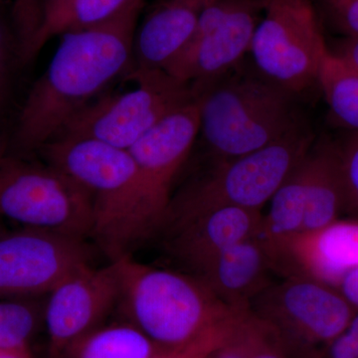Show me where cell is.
I'll return each instance as SVG.
<instances>
[{
    "label": "cell",
    "mask_w": 358,
    "mask_h": 358,
    "mask_svg": "<svg viewBox=\"0 0 358 358\" xmlns=\"http://www.w3.org/2000/svg\"><path fill=\"white\" fill-rule=\"evenodd\" d=\"M143 0L103 24L66 33L48 67L33 84L18 117L13 145L29 154L53 141L103 89L133 66Z\"/></svg>",
    "instance_id": "cell-1"
},
{
    "label": "cell",
    "mask_w": 358,
    "mask_h": 358,
    "mask_svg": "<svg viewBox=\"0 0 358 358\" xmlns=\"http://www.w3.org/2000/svg\"><path fill=\"white\" fill-rule=\"evenodd\" d=\"M117 262L119 306L164 358H197L234 313L189 273L143 265L133 257Z\"/></svg>",
    "instance_id": "cell-2"
},
{
    "label": "cell",
    "mask_w": 358,
    "mask_h": 358,
    "mask_svg": "<svg viewBox=\"0 0 358 358\" xmlns=\"http://www.w3.org/2000/svg\"><path fill=\"white\" fill-rule=\"evenodd\" d=\"M193 86L207 162L251 154L307 124L298 96L244 61L222 76Z\"/></svg>",
    "instance_id": "cell-3"
},
{
    "label": "cell",
    "mask_w": 358,
    "mask_h": 358,
    "mask_svg": "<svg viewBox=\"0 0 358 358\" xmlns=\"http://www.w3.org/2000/svg\"><path fill=\"white\" fill-rule=\"evenodd\" d=\"M46 162L88 190L95 240L110 262L133 257L148 239L141 213L138 166L129 150L92 140L56 138L40 148Z\"/></svg>",
    "instance_id": "cell-4"
},
{
    "label": "cell",
    "mask_w": 358,
    "mask_h": 358,
    "mask_svg": "<svg viewBox=\"0 0 358 358\" xmlns=\"http://www.w3.org/2000/svg\"><path fill=\"white\" fill-rule=\"evenodd\" d=\"M315 141L306 124L251 154L207 162L173 195L162 225L224 207L262 211Z\"/></svg>",
    "instance_id": "cell-5"
},
{
    "label": "cell",
    "mask_w": 358,
    "mask_h": 358,
    "mask_svg": "<svg viewBox=\"0 0 358 358\" xmlns=\"http://www.w3.org/2000/svg\"><path fill=\"white\" fill-rule=\"evenodd\" d=\"M0 216L34 228L86 240L93 229L88 190L58 166L6 155L0 162Z\"/></svg>",
    "instance_id": "cell-6"
},
{
    "label": "cell",
    "mask_w": 358,
    "mask_h": 358,
    "mask_svg": "<svg viewBox=\"0 0 358 358\" xmlns=\"http://www.w3.org/2000/svg\"><path fill=\"white\" fill-rule=\"evenodd\" d=\"M134 89L100 96L87 106L56 138L92 140L129 150L162 120L196 100L192 84L164 70H129Z\"/></svg>",
    "instance_id": "cell-7"
},
{
    "label": "cell",
    "mask_w": 358,
    "mask_h": 358,
    "mask_svg": "<svg viewBox=\"0 0 358 358\" xmlns=\"http://www.w3.org/2000/svg\"><path fill=\"white\" fill-rule=\"evenodd\" d=\"M291 358H320L357 312L338 289L301 277L282 278L250 306Z\"/></svg>",
    "instance_id": "cell-8"
},
{
    "label": "cell",
    "mask_w": 358,
    "mask_h": 358,
    "mask_svg": "<svg viewBox=\"0 0 358 358\" xmlns=\"http://www.w3.org/2000/svg\"><path fill=\"white\" fill-rule=\"evenodd\" d=\"M329 50L312 0H265L248 54L263 77L299 96L319 86Z\"/></svg>",
    "instance_id": "cell-9"
},
{
    "label": "cell",
    "mask_w": 358,
    "mask_h": 358,
    "mask_svg": "<svg viewBox=\"0 0 358 358\" xmlns=\"http://www.w3.org/2000/svg\"><path fill=\"white\" fill-rule=\"evenodd\" d=\"M91 260L79 238L27 227L0 235V300L47 296Z\"/></svg>",
    "instance_id": "cell-10"
},
{
    "label": "cell",
    "mask_w": 358,
    "mask_h": 358,
    "mask_svg": "<svg viewBox=\"0 0 358 358\" xmlns=\"http://www.w3.org/2000/svg\"><path fill=\"white\" fill-rule=\"evenodd\" d=\"M199 134L197 101L162 120L129 148L138 166L141 213L148 239L157 236L173 186Z\"/></svg>",
    "instance_id": "cell-11"
},
{
    "label": "cell",
    "mask_w": 358,
    "mask_h": 358,
    "mask_svg": "<svg viewBox=\"0 0 358 358\" xmlns=\"http://www.w3.org/2000/svg\"><path fill=\"white\" fill-rule=\"evenodd\" d=\"M44 303L49 358H62L66 350L102 327L121 296L117 262L96 268L87 265L68 275Z\"/></svg>",
    "instance_id": "cell-12"
},
{
    "label": "cell",
    "mask_w": 358,
    "mask_h": 358,
    "mask_svg": "<svg viewBox=\"0 0 358 358\" xmlns=\"http://www.w3.org/2000/svg\"><path fill=\"white\" fill-rule=\"evenodd\" d=\"M264 243L275 275L282 278H307L336 288L358 268L357 218H339L319 229Z\"/></svg>",
    "instance_id": "cell-13"
},
{
    "label": "cell",
    "mask_w": 358,
    "mask_h": 358,
    "mask_svg": "<svg viewBox=\"0 0 358 358\" xmlns=\"http://www.w3.org/2000/svg\"><path fill=\"white\" fill-rule=\"evenodd\" d=\"M264 7L265 0H244L215 27L195 30L164 71L179 81L194 85L234 69L249 54Z\"/></svg>",
    "instance_id": "cell-14"
},
{
    "label": "cell",
    "mask_w": 358,
    "mask_h": 358,
    "mask_svg": "<svg viewBox=\"0 0 358 358\" xmlns=\"http://www.w3.org/2000/svg\"><path fill=\"white\" fill-rule=\"evenodd\" d=\"M263 212L224 207L162 225L164 249L171 258L194 274L233 245L260 233Z\"/></svg>",
    "instance_id": "cell-15"
},
{
    "label": "cell",
    "mask_w": 358,
    "mask_h": 358,
    "mask_svg": "<svg viewBox=\"0 0 358 358\" xmlns=\"http://www.w3.org/2000/svg\"><path fill=\"white\" fill-rule=\"evenodd\" d=\"M275 274L267 247L257 235L221 252L192 275L224 305L243 310L275 282Z\"/></svg>",
    "instance_id": "cell-16"
},
{
    "label": "cell",
    "mask_w": 358,
    "mask_h": 358,
    "mask_svg": "<svg viewBox=\"0 0 358 358\" xmlns=\"http://www.w3.org/2000/svg\"><path fill=\"white\" fill-rule=\"evenodd\" d=\"M288 178L305 209L303 231L319 229L345 213L341 157L336 141L329 138L313 141Z\"/></svg>",
    "instance_id": "cell-17"
},
{
    "label": "cell",
    "mask_w": 358,
    "mask_h": 358,
    "mask_svg": "<svg viewBox=\"0 0 358 358\" xmlns=\"http://www.w3.org/2000/svg\"><path fill=\"white\" fill-rule=\"evenodd\" d=\"M215 0H160L136 28L131 69L164 70L192 38Z\"/></svg>",
    "instance_id": "cell-18"
},
{
    "label": "cell",
    "mask_w": 358,
    "mask_h": 358,
    "mask_svg": "<svg viewBox=\"0 0 358 358\" xmlns=\"http://www.w3.org/2000/svg\"><path fill=\"white\" fill-rule=\"evenodd\" d=\"M136 0H42L38 29L22 62L32 60L53 37L103 24Z\"/></svg>",
    "instance_id": "cell-19"
},
{
    "label": "cell",
    "mask_w": 358,
    "mask_h": 358,
    "mask_svg": "<svg viewBox=\"0 0 358 358\" xmlns=\"http://www.w3.org/2000/svg\"><path fill=\"white\" fill-rule=\"evenodd\" d=\"M199 358H291L267 322L251 308L236 310Z\"/></svg>",
    "instance_id": "cell-20"
},
{
    "label": "cell",
    "mask_w": 358,
    "mask_h": 358,
    "mask_svg": "<svg viewBox=\"0 0 358 358\" xmlns=\"http://www.w3.org/2000/svg\"><path fill=\"white\" fill-rule=\"evenodd\" d=\"M62 358H164L134 324L100 327L66 350Z\"/></svg>",
    "instance_id": "cell-21"
},
{
    "label": "cell",
    "mask_w": 358,
    "mask_h": 358,
    "mask_svg": "<svg viewBox=\"0 0 358 358\" xmlns=\"http://www.w3.org/2000/svg\"><path fill=\"white\" fill-rule=\"evenodd\" d=\"M319 87L334 119L350 131H358V72L331 49L320 68Z\"/></svg>",
    "instance_id": "cell-22"
},
{
    "label": "cell",
    "mask_w": 358,
    "mask_h": 358,
    "mask_svg": "<svg viewBox=\"0 0 358 358\" xmlns=\"http://www.w3.org/2000/svg\"><path fill=\"white\" fill-rule=\"evenodd\" d=\"M40 298L0 300V350L25 348L44 322Z\"/></svg>",
    "instance_id": "cell-23"
},
{
    "label": "cell",
    "mask_w": 358,
    "mask_h": 358,
    "mask_svg": "<svg viewBox=\"0 0 358 358\" xmlns=\"http://www.w3.org/2000/svg\"><path fill=\"white\" fill-rule=\"evenodd\" d=\"M338 143L341 176L345 190V213L358 219V131Z\"/></svg>",
    "instance_id": "cell-24"
},
{
    "label": "cell",
    "mask_w": 358,
    "mask_h": 358,
    "mask_svg": "<svg viewBox=\"0 0 358 358\" xmlns=\"http://www.w3.org/2000/svg\"><path fill=\"white\" fill-rule=\"evenodd\" d=\"M4 1L10 2L11 16L20 41V58L22 61L38 29L42 0Z\"/></svg>",
    "instance_id": "cell-25"
},
{
    "label": "cell",
    "mask_w": 358,
    "mask_h": 358,
    "mask_svg": "<svg viewBox=\"0 0 358 358\" xmlns=\"http://www.w3.org/2000/svg\"><path fill=\"white\" fill-rule=\"evenodd\" d=\"M6 1L0 0V103L8 76L13 53L20 56V41L11 16L10 7Z\"/></svg>",
    "instance_id": "cell-26"
},
{
    "label": "cell",
    "mask_w": 358,
    "mask_h": 358,
    "mask_svg": "<svg viewBox=\"0 0 358 358\" xmlns=\"http://www.w3.org/2000/svg\"><path fill=\"white\" fill-rule=\"evenodd\" d=\"M320 8L334 29L345 37L358 36V0H319Z\"/></svg>",
    "instance_id": "cell-27"
},
{
    "label": "cell",
    "mask_w": 358,
    "mask_h": 358,
    "mask_svg": "<svg viewBox=\"0 0 358 358\" xmlns=\"http://www.w3.org/2000/svg\"><path fill=\"white\" fill-rule=\"evenodd\" d=\"M320 358H358V310Z\"/></svg>",
    "instance_id": "cell-28"
},
{
    "label": "cell",
    "mask_w": 358,
    "mask_h": 358,
    "mask_svg": "<svg viewBox=\"0 0 358 358\" xmlns=\"http://www.w3.org/2000/svg\"><path fill=\"white\" fill-rule=\"evenodd\" d=\"M348 67L358 72V36L345 37L339 42L338 48L331 50Z\"/></svg>",
    "instance_id": "cell-29"
},
{
    "label": "cell",
    "mask_w": 358,
    "mask_h": 358,
    "mask_svg": "<svg viewBox=\"0 0 358 358\" xmlns=\"http://www.w3.org/2000/svg\"><path fill=\"white\" fill-rule=\"evenodd\" d=\"M336 289L358 310V268L348 273L339 282Z\"/></svg>",
    "instance_id": "cell-30"
},
{
    "label": "cell",
    "mask_w": 358,
    "mask_h": 358,
    "mask_svg": "<svg viewBox=\"0 0 358 358\" xmlns=\"http://www.w3.org/2000/svg\"><path fill=\"white\" fill-rule=\"evenodd\" d=\"M0 358H32L29 346L0 350Z\"/></svg>",
    "instance_id": "cell-31"
},
{
    "label": "cell",
    "mask_w": 358,
    "mask_h": 358,
    "mask_svg": "<svg viewBox=\"0 0 358 358\" xmlns=\"http://www.w3.org/2000/svg\"><path fill=\"white\" fill-rule=\"evenodd\" d=\"M7 148H8V141L6 140V136H0V162L7 155Z\"/></svg>",
    "instance_id": "cell-32"
}]
</instances>
